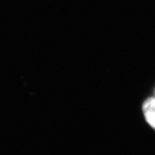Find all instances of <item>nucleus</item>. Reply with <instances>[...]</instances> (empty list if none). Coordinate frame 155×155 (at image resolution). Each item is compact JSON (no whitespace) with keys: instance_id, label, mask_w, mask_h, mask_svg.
<instances>
[{"instance_id":"obj_2","label":"nucleus","mask_w":155,"mask_h":155,"mask_svg":"<svg viewBox=\"0 0 155 155\" xmlns=\"http://www.w3.org/2000/svg\"><path fill=\"white\" fill-rule=\"evenodd\" d=\"M154 103H155V98H154Z\"/></svg>"},{"instance_id":"obj_1","label":"nucleus","mask_w":155,"mask_h":155,"mask_svg":"<svg viewBox=\"0 0 155 155\" xmlns=\"http://www.w3.org/2000/svg\"><path fill=\"white\" fill-rule=\"evenodd\" d=\"M143 113L147 123L155 130V103L154 98H149L142 106Z\"/></svg>"}]
</instances>
